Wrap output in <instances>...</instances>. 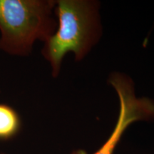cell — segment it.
Instances as JSON below:
<instances>
[{
  "label": "cell",
  "mask_w": 154,
  "mask_h": 154,
  "mask_svg": "<svg viewBox=\"0 0 154 154\" xmlns=\"http://www.w3.org/2000/svg\"><path fill=\"white\" fill-rule=\"evenodd\" d=\"M99 10V3L94 1L56 2L57 30L44 42L42 50L54 78L59 75L67 53H74L76 61H82L99 42L101 34Z\"/></svg>",
  "instance_id": "6da1fadb"
},
{
  "label": "cell",
  "mask_w": 154,
  "mask_h": 154,
  "mask_svg": "<svg viewBox=\"0 0 154 154\" xmlns=\"http://www.w3.org/2000/svg\"><path fill=\"white\" fill-rule=\"evenodd\" d=\"M54 0H0V51L27 57L56 32Z\"/></svg>",
  "instance_id": "7a4b0ae2"
},
{
  "label": "cell",
  "mask_w": 154,
  "mask_h": 154,
  "mask_svg": "<svg viewBox=\"0 0 154 154\" xmlns=\"http://www.w3.org/2000/svg\"><path fill=\"white\" fill-rule=\"evenodd\" d=\"M109 83L119 97V113L116 126L106 141L94 154H113L125 131L133 123L154 119V100L148 97H137L134 83L126 74L113 72ZM74 154H87L84 150H76Z\"/></svg>",
  "instance_id": "3957f363"
},
{
  "label": "cell",
  "mask_w": 154,
  "mask_h": 154,
  "mask_svg": "<svg viewBox=\"0 0 154 154\" xmlns=\"http://www.w3.org/2000/svg\"><path fill=\"white\" fill-rule=\"evenodd\" d=\"M21 127L18 113L10 106L0 103V140H8L16 136Z\"/></svg>",
  "instance_id": "277c9868"
},
{
  "label": "cell",
  "mask_w": 154,
  "mask_h": 154,
  "mask_svg": "<svg viewBox=\"0 0 154 154\" xmlns=\"http://www.w3.org/2000/svg\"><path fill=\"white\" fill-rule=\"evenodd\" d=\"M2 154H5V153H2ZM72 154H74V152H72Z\"/></svg>",
  "instance_id": "5b68a950"
},
{
  "label": "cell",
  "mask_w": 154,
  "mask_h": 154,
  "mask_svg": "<svg viewBox=\"0 0 154 154\" xmlns=\"http://www.w3.org/2000/svg\"><path fill=\"white\" fill-rule=\"evenodd\" d=\"M0 93H1V90H0Z\"/></svg>",
  "instance_id": "8992f818"
}]
</instances>
